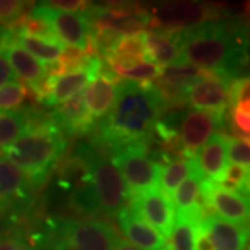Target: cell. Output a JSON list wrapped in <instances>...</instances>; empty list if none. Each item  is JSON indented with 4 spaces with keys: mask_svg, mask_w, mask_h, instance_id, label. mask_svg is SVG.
<instances>
[{
    "mask_svg": "<svg viewBox=\"0 0 250 250\" xmlns=\"http://www.w3.org/2000/svg\"><path fill=\"white\" fill-rule=\"evenodd\" d=\"M166 104L164 96L152 83L123 82L114 107L99 128L102 141L111 150L131 143H146Z\"/></svg>",
    "mask_w": 250,
    "mask_h": 250,
    "instance_id": "1",
    "label": "cell"
},
{
    "mask_svg": "<svg viewBox=\"0 0 250 250\" xmlns=\"http://www.w3.org/2000/svg\"><path fill=\"white\" fill-rule=\"evenodd\" d=\"M243 57L239 36L223 22H207L188 31L179 65H192L231 80Z\"/></svg>",
    "mask_w": 250,
    "mask_h": 250,
    "instance_id": "2",
    "label": "cell"
},
{
    "mask_svg": "<svg viewBox=\"0 0 250 250\" xmlns=\"http://www.w3.org/2000/svg\"><path fill=\"white\" fill-rule=\"evenodd\" d=\"M68 139L52 118L31 126L1 154L22 171L31 187H42L67 149Z\"/></svg>",
    "mask_w": 250,
    "mask_h": 250,
    "instance_id": "3",
    "label": "cell"
},
{
    "mask_svg": "<svg viewBox=\"0 0 250 250\" xmlns=\"http://www.w3.org/2000/svg\"><path fill=\"white\" fill-rule=\"evenodd\" d=\"M110 160L120 171L131 197L160 185L163 167L147 156L146 143H131L113 149Z\"/></svg>",
    "mask_w": 250,
    "mask_h": 250,
    "instance_id": "4",
    "label": "cell"
},
{
    "mask_svg": "<svg viewBox=\"0 0 250 250\" xmlns=\"http://www.w3.org/2000/svg\"><path fill=\"white\" fill-rule=\"evenodd\" d=\"M102 71V62L98 56H92L89 62L78 71L70 72L62 77H46L45 80L32 89L41 103L45 106L54 107L65 103L74 96L80 95L90 82L96 80Z\"/></svg>",
    "mask_w": 250,
    "mask_h": 250,
    "instance_id": "5",
    "label": "cell"
},
{
    "mask_svg": "<svg viewBox=\"0 0 250 250\" xmlns=\"http://www.w3.org/2000/svg\"><path fill=\"white\" fill-rule=\"evenodd\" d=\"M32 17L46 22L62 45L77 47L90 56V32L92 25L85 13H67L52 9L41 3L31 10Z\"/></svg>",
    "mask_w": 250,
    "mask_h": 250,
    "instance_id": "6",
    "label": "cell"
},
{
    "mask_svg": "<svg viewBox=\"0 0 250 250\" xmlns=\"http://www.w3.org/2000/svg\"><path fill=\"white\" fill-rule=\"evenodd\" d=\"M228 78L223 75L207 72L202 78H197L181 90L179 96L192 107L224 117L229 103Z\"/></svg>",
    "mask_w": 250,
    "mask_h": 250,
    "instance_id": "7",
    "label": "cell"
},
{
    "mask_svg": "<svg viewBox=\"0 0 250 250\" xmlns=\"http://www.w3.org/2000/svg\"><path fill=\"white\" fill-rule=\"evenodd\" d=\"M93 184L98 192L100 211L106 215H117L125 207L128 189L114 163L104 154L98 152L92 167Z\"/></svg>",
    "mask_w": 250,
    "mask_h": 250,
    "instance_id": "8",
    "label": "cell"
},
{
    "mask_svg": "<svg viewBox=\"0 0 250 250\" xmlns=\"http://www.w3.org/2000/svg\"><path fill=\"white\" fill-rule=\"evenodd\" d=\"M60 232L68 250H114L120 239L113 227L100 220L65 221Z\"/></svg>",
    "mask_w": 250,
    "mask_h": 250,
    "instance_id": "9",
    "label": "cell"
},
{
    "mask_svg": "<svg viewBox=\"0 0 250 250\" xmlns=\"http://www.w3.org/2000/svg\"><path fill=\"white\" fill-rule=\"evenodd\" d=\"M200 195L207 206L217 213V217L229 223L246 225L249 220V197L228 190L214 181L206 178L200 184Z\"/></svg>",
    "mask_w": 250,
    "mask_h": 250,
    "instance_id": "10",
    "label": "cell"
},
{
    "mask_svg": "<svg viewBox=\"0 0 250 250\" xmlns=\"http://www.w3.org/2000/svg\"><path fill=\"white\" fill-rule=\"evenodd\" d=\"M131 207L166 239H168L174 224V206L172 200L161 192L160 188L132 196Z\"/></svg>",
    "mask_w": 250,
    "mask_h": 250,
    "instance_id": "11",
    "label": "cell"
},
{
    "mask_svg": "<svg viewBox=\"0 0 250 250\" xmlns=\"http://www.w3.org/2000/svg\"><path fill=\"white\" fill-rule=\"evenodd\" d=\"M29 189L25 174L0 154V218L22 208L29 199Z\"/></svg>",
    "mask_w": 250,
    "mask_h": 250,
    "instance_id": "12",
    "label": "cell"
},
{
    "mask_svg": "<svg viewBox=\"0 0 250 250\" xmlns=\"http://www.w3.org/2000/svg\"><path fill=\"white\" fill-rule=\"evenodd\" d=\"M224 117L214 116L202 110L189 111L184 117L179 128V143L188 159L195 157L197 150L202 149L215 129L221 126Z\"/></svg>",
    "mask_w": 250,
    "mask_h": 250,
    "instance_id": "13",
    "label": "cell"
},
{
    "mask_svg": "<svg viewBox=\"0 0 250 250\" xmlns=\"http://www.w3.org/2000/svg\"><path fill=\"white\" fill-rule=\"evenodd\" d=\"M121 88L123 82L114 74L100 72L96 80L92 81L83 89V104L93 121L107 117L116 104Z\"/></svg>",
    "mask_w": 250,
    "mask_h": 250,
    "instance_id": "14",
    "label": "cell"
},
{
    "mask_svg": "<svg viewBox=\"0 0 250 250\" xmlns=\"http://www.w3.org/2000/svg\"><path fill=\"white\" fill-rule=\"evenodd\" d=\"M117 223L125 238L139 250L167 249V239L138 214L131 206L123 207L117 213Z\"/></svg>",
    "mask_w": 250,
    "mask_h": 250,
    "instance_id": "15",
    "label": "cell"
},
{
    "mask_svg": "<svg viewBox=\"0 0 250 250\" xmlns=\"http://www.w3.org/2000/svg\"><path fill=\"white\" fill-rule=\"evenodd\" d=\"M0 43L16 77L27 82L31 88L41 83L47 77V67L11 39L10 28L0 29Z\"/></svg>",
    "mask_w": 250,
    "mask_h": 250,
    "instance_id": "16",
    "label": "cell"
},
{
    "mask_svg": "<svg viewBox=\"0 0 250 250\" xmlns=\"http://www.w3.org/2000/svg\"><path fill=\"white\" fill-rule=\"evenodd\" d=\"M185 29H172L167 32H145L146 60L157 65H179L182 45L187 38Z\"/></svg>",
    "mask_w": 250,
    "mask_h": 250,
    "instance_id": "17",
    "label": "cell"
},
{
    "mask_svg": "<svg viewBox=\"0 0 250 250\" xmlns=\"http://www.w3.org/2000/svg\"><path fill=\"white\" fill-rule=\"evenodd\" d=\"M214 250H245L249 231L246 225L229 223L215 214L202 218Z\"/></svg>",
    "mask_w": 250,
    "mask_h": 250,
    "instance_id": "18",
    "label": "cell"
},
{
    "mask_svg": "<svg viewBox=\"0 0 250 250\" xmlns=\"http://www.w3.org/2000/svg\"><path fill=\"white\" fill-rule=\"evenodd\" d=\"M213 14V10L208 6L200 3H168L163 6L157 13L156 22H163L167 25H172V29H187L189 25L203 24L207 20H210Z\"/></svg>",
    "mask_w": 250,
    "mask_h": 250,
    "instance_id": "19",
    "label": "cell"
},
{
    "mask_svg": "<svg viewBox=\"0 0 250 250\" xmlns=\"http://www.w3.org/2000/svg\"><path fill=\"white\" fill-rule=\"evenodd\" d=\"M228 138L227 135L214 132L211 138L202 147V152L196 156L199 168L205 177L208 179L220 182L224 175V171L228 167Z\"/></svg>",
    "mask_w": 250,
    "mask_h": 250,
    "instance_id": "20",
    "label": "cell"
},
{
    "mask_svg": "<svg viewBox=\"0 0 250 250\" xmlns=\"http://www.w3.org/2000/svg\"><path fill=\"white\" fill-rule=\"evenodd\" d=\"M52 120L62 128L65 135L86 132L93 125V120L86 111L81 93L62 103V106L56 110Z\"/></svg>",
    "mask_w": 250,
    "mask_h": 250,
    "instance_id": "21",
    "label": "cell"
},
{
    "mask_svg": "<svg viewBox=\"0 0 250 250\" xmlns=\"http://www.w3.org/2000/svg\"><path fill=\"white\" fill-rule=\"evenodd\" d=\"M10 31H11V39L24 50H27L28 53L32 54L39 62H45L49 64L57 62L65 49V46L57 39L27 35L18 32L14 28H10Z\"/></svg>",
    "mask_w": 250,
    "mask_h": 250,
    "instance_id": "22",
    "label": "cell"
},
{
    "mask_svg": "<svg viewBox=\"0 0 250 250\" xmlns=\"http://www.w3.org/2000/svg\"><path fill=\"white\" fill-rule=\"evenodd\" d=\"M197 214L174 213V224L167 239V250H195L197 225L200 223Z\"/></svg>",
    "mask_w": 250,
    "mask_h": 250,
    "instance_id": "23",
    "label": "cell"
},
{
    "mask_svg": "<svg viewBox=\"0 0 250 250\" xmlns=\"http://www.w3.org/2000/svg\"><path fill=\"white\" fill-rule=\"evenodd\" d=\"M205 179L203 172L197 167L192 171V174L188 177L181 185H179L175 192L172 193L171 200L174 206V213L178 214H197L195 210V203L200 192V184ZM200 217V215H199Z\"/></svg>",
    "mask_w": 250,
    "mask_h": 250,
    "instance_id": "24",
    "label": "cell"
},
{
    "mask_svg": "<svg viewBox=\"0 0 250 250\" xmlns=\"http://www.w3.org/2000/svg\"><path fill=\"white\" fill-rule=\"evenodd\" d=\"M31 128V117L25 110L0 111V150L7 147Z\"/></svg>",
    "mask_w": 250,
    "mask_h": 250,
    "instance_id": "25",
    "label": "cell"
},
{
    "mask_svg": "<svg viewBox=\"0 0 250 250\" xmlns=\"http://www.w3.org/2000/svg\"><path fill=\"white\" fill-rule=\"evenodd\" d=\"M199 167L196 156L185 159V160H177L170 163L161 170L160 185L159 188L164 195L170 197L175 192V189L192 174V171Z\"/></svg>",
    "mask_w": 250,
    "mask_h": 250,
    "instance_id": "26",
    "label": "cell"
},
{
    "mask_svg": "<svg viewBox=\"0 0 250 250\" xmlns=\"http://www.w3.org/2000/svg\"><path fill=\"white\" fill-rule=\"evenodd\" d=\"M163 67L152 62H143L131 68H114V75L124 78L132 83H150L163 75Z\"/></svg>",
    "mask_w": 250,
    "mask_h": 250,
    "instance_id": "27",
    "label": "cell"
},
{
    "mask_svg": "<svg viewBox=\"0 0 250 250\" xmlns=\"http://www.w3.org/2000/svg\"><path fill=\"white\" fill-rule=\"evenodd\" d=\"M217 184H220L221 187L228 190L239 193L242 196L245 195V197H249L248 196V193H249V168L229 163L228 167L224 171L221 181Z\"/></svg>",
    "mask_w": 250,
    "mask_h": 250,
    "instance_id": "28",
    "label": "cell"
},
{
    "mask_svg": "<svg viewBox=\"0 0 250 250\" xmlns=\"http://www.w3.org/2000/svg\"><path fill=\"white\" fill-rule=\"evenodd\" d=\"M27 96V86H24L18 81L1 85L0 86V111L17 110L24 103Z\"/></svg>",
    "mask_w": 250,
    "mask_h": 250,
    "instance_id": "29",
    "label": "cell"
},
{
    "mask_svg": "<svg viewBox=\"0 0 250 250\" xmlns=\"http://www.w3.org/2000/svg\"><path fill=\"white\" fill-rule=\"evenodd\" d=\"M228 161L231 164H238L242 167L249 168L250 166V147L249 138L246 136H235L228 138V150H227Z\"/></svg>",
    "mask_w": 250,
    "mask_h": 250,
    "instance_id": "30",
    "label": "cell"
},
{
    "mask_svg": "<svg viewBox=\"0 0 250 250\" xmlns=\"http://www.w3.org/2000/svg\"><path fill=\"white\" fill-rule=\"evenodd\" d=\"M27 4V1L20 0H0V22H11L21 18Z\"/></svg>",
    "mask_w": 250,
    "mask_h": 250,
    "instance_id": "31",
    "label": "cell"
},
{
    "mask_svg": "<svg viewBox=\"0 0 250 250\" xmlns=\"http://www.w3.org/2000/svg\"><path fill=\"white\" fill-rule=\"evenodd\" d=\"M232 120L235 128L248 136L250 131V102H241L232 107Z\"/></svg>",
    "mask_w": 250,
    "mask_h": 250,
    "instance_id": "32",
    "label": "cell"
},
{
    "mask_svg": "<svg viewBox=\"0 0 250 250\" xmlns=\"http://www.w3.org/2000/svg\"><path fill=\"white\" fill-rule=\"evenodd\" d=\"M0 250H34L28 239L17 231L0 233Z\"/></svg>",
    "mask_w": 250,
    "mask_h": 250,
    "instance_id": "33",
    "label": "cell"
},
{
    "mask_svg": "<svg viewBox=\"0 0 250 250\" xmlns=\"http://www.w3.org/2000/svg\"><path fill=\"white\" fill-rule=\"evenodd\" d=\"M229 104L233 107L241 102H249V80L248 78H235L228 88Z\"/></svg>",
    "mask_w": 250,
    "mask_h": 250,
    "instance_id": "34",
    "label": "cell"
},
{
    "mask_svg": "<svg viewBox=\"0 0 250 250\" xmlns=\"http://www.w3.org/2000/svg\"><path fill=\"white\" fill-rule=\"evenodd\" d=\"M46 6L52 9L60 10V11H67V13H75L88 7V1L83 0H53V1H46L43 3Z\"/></svg>",
    "mask_w": 250,
    "mask_h": 250,
    "instance_id": "35",
    "label": "cell"
},
{
    "mask_svg": "<svg viewBox=\"0 0 250 250\" xmlns=\"http://www.w3.org/2000/svg\"><path fill=\"white\" fill-rule=\"evenodd\" d=\"M16 81H17V77L10 65L7 56L3 50V46L0 43V86L10 82H16Z\"/></svg>",
    "mask_w": 250,
    "mask_h": 250,
    "instance_id": "36",
    "label": "cell"
},
{
    "mask_svg": "<svg viewBox=\"0 0 250 250\" xmlns=\"http://www.w3.org/2000/svg\"><path fill=\"white\" fill-rule=\"evenodd\" d=\"M195 250H214L213 242L210 239V235H208L206 227L203 225V223H202V220H200V223L197 225Z\"/></svg>",
    "mask_w": 250,
    "mask_h": 250,
    "instance_id": "37",
    "label": "cell"
},
{
    "mask_svg": "<svg viewBox=\"0 0 250 250\" xmlns=\"http://www.w3.org/2000/svg\"><path fill=\"white\" fill-rule=\"evenodd\" d=\"M114 250H139L138 248H135L134 245H131L129 242L123 241V239H118L114 246Z\"/></svg>",
    "mask_w": 250,
    "mask_h": 250,
    "instance_id": "38",
    "label": "cell"
},
{
    "mask_svg": "<svg viewBox=\"0 0 250 250\" xmlns=\"http://www.w3.org/2000/svg\"><path fill=\"white\" fill-rule=\"evenodd\" d=\"M166 250H167V249H166Z\"/></svg>",
    "mask_w": 250,
    "mask_h": 250,
    "instance_id": "39",
    "label": "cell"
}]
</instances>
